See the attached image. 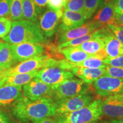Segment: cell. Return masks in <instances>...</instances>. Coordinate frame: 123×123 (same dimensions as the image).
Returning a JSON list of instances; mask_svg holds the SVG:
<instances>
[{
	"label": "cell",
	"mask_w": 123,
	"mask_h": 123,
	"mask_svg": "<svg viewBox=\"0 0 123 123\" xmlns=\"http://www.w3.org/2000/svg\"><path fill=\"white\" fill-rule=\"evenodd\" d=\"M12 54L10 45L6 42H4L0 47V66L8 69L16 63Z\"/></svg>",
	"instance_id": "23"
},
{
	"label": "cell",
	"mask_w": 123,
	"mask_h": 123,
	"mask_svg": "<svg viewBox=\"0 0 123 123\" xmlns=\"http://www.w3.org/2000/svg\"><path fill=\"white\" fill-rule=\"evenodd\" d=\"M68 0H48L49 7L55 10H63Z\"/></svg>",
	"instance_id": "33"
},
{
	"label": "cell",
	"mask_w": 123,
	"mask_h": 123,
	"mask_svg": "<svg viewBox=\"0 0 123 123\" xmlns=\"http://www.w3.org/2000/svg\"><path fill=\"white\" fill-rule=\"evenodd\" d=\"M101 115L116 120H123V95L106 97L101 101Z\"/></svg>",
	"instance_id": "12"
},
{
	"label": "cell",
	"mask_w": 123,
	"mask_h": 123,
	"mask_svg": "<svg viewBox=\"0 0 123 123\" xmlns=\"http://www.w3.org/2000/svg\"><path fill=\"white\" fill-rule=\"evenodd\" d=\"M104 75L113 77V78L123 79V67H111L107 66Z\"/></svg>",
	"instance_id": "29"
},
{
	"label": "cell",
	"mask_w": 123,
	"mask_h": 123,
	"mask_svg": "<svg viewBox=\"0 0 123 123\" xmlns=\"http://www.w3.org/2000/svg\"><path fill=\"white\" fill-rule=\"evenodd\" d=\"M73 78H74V75L70 71L50 66H45L39 70L35 77L51 87Z\"/></svg>",
	"instance_id": "5"
},
{
	"label": "cell",
	"mask_w": 123,
	"mask_h": 123,
	"mask_svg": "<svg viewBox=\"0 0 123 123\" xmlns=\"http://www.w3.org/2000/svg\"><path fill=\"white\" fill-rule=\"evenodd\" d=\"M101 99L93 100L90 104L75 111L56 115L54 119L57 123H92L100 119Z\"/></svg>",
	"instance_id": "3"
},
{
	"label": "cell",
	"mask_w": 123,
	"mask_h": 123,
	"mask_svg": "<svg viewBox=\"0 0 123 123\" xmlns=\"http://www.w3.org/2000/svg\"><path fill=\"white\" fill-rule=\"evenodd\" d=\"M116 14L112 0L105 1L92 20L103 27L110 25H115Z\"/></svg>",
	"instance_id": "15"
},
{
	"label": "cell",
	"mask_w": 123,
	"mask_h": 123,
	"mask_svg": "<svg viewBox=\"0 0 123 123\" xmlns=\"http://www.w3.org/2000/svg\"><path fill=\"white\" fill-rule=\"evenodd\" d=\"M7 69L3 68V67L0 66V81L2 80L5 76V73Z\"/></svg>",
	"instance_id": "39"
},
{
	"label": "cell",
	"mask_w": 123,
	"mask_h": 123,
	"mask_svg": "<svg viewBox=\"0 0 123 123\" xmlns=\"http://www.w3.org/2000/svg\"><path fill=\"white\" fill-rule=\"evenodd\" d=\"M39 70H36L30 73L18 74L5 77L4 79L0 81V87L4 85L14 86H24L34 79L37 74Z\"/></svg>",
	"instance_id": "18"
},
{
	"label": "cell",
	"mask_w": 123,
	"mask_h": 123,
	"mask_svg": "<svg viewBox=\"0 0 123 123\" xmlns=\"http://www.w3.org/2000/svg\"><path fill=\"white\" fill-rule=\"evenodd\" d=\"M10 0H0V17H9Z\"/></svg>",
	"instance_id": "31"
},
{
	"label": "cell",
	"mask_w": 123,
	"mask_h": 123,
	"mask_svg": "<svg viewBox=\"0 0 123 123\" xmlns=\"http://www.w3.org/2000/svg\"><path fill=\"white\" fill-rule=\"evenodd\" d=\"M9 18L13 21L23 19L22 0H10Z\"/></svg>",
	"instance_id": "26"
},
{
	"label": "cell",
	"mask_w": 123,
	"mask_h": 123,
	"mask_svg": "<svg viewBox=\"0 0 123 123\" xmlns=\"http://www.w3.org/2000/svg\"><path fill=\"white\" fill-rule=\"evenodd\" d=\"M103 62L106 66L123 67V55L115 58H107L106 59L104 60Z\"/></svg>",
	"instance_id": "30"
},
{
	"label": "cell",
	"mask_w": 123,
	"mask_h": 123,
	"mask_svg": "<svg viewBox=\"0 0 123 123\" xmlns=\"http://www.w3.org/2000/svg\"><path fill=\"white\" fill-rule=\"evenodd\" d=\"M98 123L97 121H96V122H94V123Z\"/></svg>",
	"instance_id": "42"
},
{
	"label": "cell",
	"mask_w": 123,
	"mask_h": 123,
	"mask_svg": "<svg viewBox=\"0 0 123 123\" xmlns=\"http://www.w3.org/2000/svg\"><path fill=\"white\" fill-rule=\"evenodd\" d=\"M90 84L81 79L71 78L51 87L52 98L55 101L63 100L88 92Z\"/></svg>",
	"instance_id": "4"
},
{
	"label": "cell",
	"mask_w": 123,
	"mask_h": 123,
	"mask_svg": "<svg viewBox=\"0 0 123 123\" xmlns=\"http://www.w3.org/2000/svg\"><path fill=\"white\" fill-rule=\"evenodd\" d=\"M33 123H57L56 120L55 119H53L51 117H46L44 119L37 120L33 121Z\"/></svg>",
	"instance_id": "37"
},
{
	"label": "cell",
	"mask_w": 123,
	"mask_h": 123,
	"mask_svg": "<svg viewBox=\"0 0 123 123\" xmlns=\"http://www.w3.org/2000/svg\"><path fill=\"white\" fill-rule=\"evenodd\" d=\"M12 22L10 18L0 17V38L5 37L12 27Z\"/></svg>",
	"instance_id": "28"
},
{
	"label": "cell",
	"mask_w": 123,
	"mask_h": 123,
	"mask_svg": "<svg viewBox=\"0 0 123 123\" xmlns=\"http://www.w3.org/2000/svg\"><path fill=\"white\" fill-rule=\"evenodd\" d=\"M22 91L24 96L31 100L52 98L51 87L35 78L23 86Z\"/></svg>",
	"instance_id": "10"
},
{
	"label": "cell",
	"mask_w": 123,
	"mask_h": 123,
	"mask_svg": "<svg viewBox=\"0 0 123 123\" xmlns=\"http://www.w3.org/2000/svg\"><path fill=\"white\" fill-rule=\"evenodd\" d=\"M104 2L105 0H84L83 13L86 20L91 17Z\"/></svg>",
	"instance_id": "25"
},
{
	"label": "cell",
	"mask_w": 123,
	"mask_h": 123,
	"mask_svg": "<svg viewBox=\"0 0 123 123\" xmlns=\"http://www.w3.org/2000/svg\"><path fill=\"white\" fill-rule=\"evenodd\" d=\"M14 116L22 123L54 116L56 114L55 101L52 98L31 100L24 96L12 108Z\"/></svg>",
	"instance_id": "1"
},
{
	"label": "cell",
	"mask_w": 123,
	"mask_h": 123,
	"mask_svg": "<svg viewBox=\"0 0 123 123\" xmlns=\"http://www.w3.org/2000/svg\"><path fill=\"white\" fill-rule=\"evenodd\" d=\"M75 76L89 84L93 83L100 77L104 75L105 68H90L75 67L70 70Z\"/></svg>",
	"instance_id": "17"
},
{
	"label": "cell",
	"mask_w": 123,
	"mask_h": 123,
	"mask_svg": "<svg viewBox=\"0 0 123 123\" xmlns=\"http://www.w3.org/2000/svg\"><path fill=\"white\" fill-rule=\"evenodd\" d=\"M102 123H123V120L113 119L108 121H105V122Z\"/></svg>",
	"instance_id": "40"
},
{
	"label": "cell",
	"mask_w": 123,
	"mask_h": 123,
	"mask_svg": "<svg viewBox=\"0 0 123 123\" xmlns=\"http://www.w3.org/2000/svg\"><path fill=\"white\" fill-rule=\"evenodd\" d=\"M86 21L84 13L73 12L64 9L59 26V32L66 31L80 27Z\"/></svg>",
	"instance_id": "16"
},
{
	"label": "cell",
	"mask_w": 123,
	"mask_h": 123,
	"mask_svg": "<svg viewBox=\"0 0 123 123\" xmlns=\"http://www.w3.org/2000/svg\"><path fill=\"white\" fill-rule=\"evenodd\" d=\"M23 98L22 86L4 85L0 87V107H13Z\"/></svg>",
	"instance_id": "14"
},
{
	"label": "cell",
	"mask_w": 123,
	"mask_h": 123,
	"mask_svg": "<svg viewBox=\"0 0 123 123\" xmlns=\"http://www.w3.org/2000/svg\"><path fill=\"white\" fill-rule=\"evenodd\" d=\"M2 41L9 44H17L22 43L46 42V38L39 26L34 22L26 19L13 21L8 34L2 38Z\"/></svg>",
	"instance_id": "2"
},
{
	"label": "cell",
	"mask_w": 123,
	"mask_h": 123,
	"mask_svg": "<svg viewBox=\"0 0 123 123\" xmlns=\"http://www.w3.org/2000/svg\"><path fill=\"white\" fill-rule=\"evenodd\" d=\"M84 0H68L65 9L83 13Z\"/></svg>",
	"instance_id": "27"
},
{
	"label": "cell",
	"mask_w": 123,
	"mask_h": 123,
	"mask_svg": "<svg viewBox=\"0 0 123 123\" xmlns=\"http://www.w3.org/2000/svg\"><path fill=\"white\" fill-rule=\"evenodd\" d=\"M107 37H100L91 39L76 46L78 49L83 51L92 56L105 48Z\"/></svg>",
	"instance_id": "21"
},
{
	"label": "cell",
	"mask_w": 123,
	"mask_h": 123,
	"mask_svg": "<svg viewBox=\"0 0 123 123\" xmlns=\"http://www.w3.org/2000/svg\"><path fill=\"white\" fill-rule=\"evenodd\" d=\"M0 123H13L9 115L0 109Z\"/></svg>",
	"instance_id": "35"
},
{
	"label": "cell",
	"mask_w": 123,
	"mask_h": 123,
	"mask_svg": "<svg viewBox=\"0 0 123 123\" xmlns=\"http://www.w3.org/2000/svg\"><path fill=\"white\" fill-rule=\"evenodd\" d=\"M116 25L123 27V13L116 14Z\"/></svg>",
	"instance_id": "38"
},
{
	"label": "cell",
	"mask_w": 123,
	"mask_h": 123,
	"mask_svg": "<svg viewBox=\"0 0 123 123\" xmlns=\"http://www.w3.org/2000/svg\"><path fill=\"white\" fill-rule=\"evenodd\" d=\"M93 100V96L90 93L87 92L70 99L55 101L56 114L55 116L75 111L88 105Z\"/></svg>",
	"instance_id": "8"
},
{
	"label": "cell",
	"mask_w": 123,
	"mask_h": 123,
	"mask_svg": "<svg viewBox=\"0 0 123 123\" xmlns=\"http://www.w3.org/2000/svg\"><path fill=\"white\" fill-rule=\"evenodd\" d=\"M3 43V41H1V40H0V47H1V44H2V43Z\"/></svg>",
	"instance_id": "41"
},
{
	"label": "cell",
	"mask_w": 123,
	"mask_h": 123,
	"mask_svg": "<svg viewBox=\"0 0 123 123\" xmlns=\"http://www.w3.org/2000/svg\"><path fill=\"white\" fill-rule=\"evenodd\" d=\"M13 57L16 62H21L45 52L42 43H22L17 44H10Z\"/></svg>",
	"instance_id": "9"
},
{
	"label": "cell",
	"mask_w": 123,
	"mask_h": 123,
	"mask_svg": "<svg viewBox=\"0 0 123 123\" xmlns=\"http://www.w3.org/2000/svg\"><path fill=\"white\" fill-rule=\"evenodd\" d=\"M93 86L97 94L101 96L123 95V79L103 75L93 83Z\"/></svg>",
	"instance_id": "6"
},
{
	"label": "cell",
	"mask_w": 123,
	"mask_h": 123,
	"mask_svg": "<svg viewBox=\"0 0 123 123\" xmlns=\"http://www.w3.org/2000/svg\"><path fill=\"white\" fill-rule=\"evenodd\" d=\"M102 27L98 23L92 20L83 24L81 26L71 29L66 31L59 32L58 36V44L67 42L75 38L92 33Z\"/></svg>",
	"instance_id": "13"
},
{
	"label": "cell",
	"mask_w": 123,
	"mask_h": 123,
	"mask_svg": "<svg viewBox=\"0 0 123 123\" xmlns=\"http://www.w3.org/2000/svg\"><path fill=\"white\" fill-rule=\"evenodd\" d=\"M107 26L110 29L115 37L123 44V27L116 25H110Z\"/></svg>",
	"instance_id": "32"
},
{
	"label": "cell",
	"mask_w": 123,
	"mask_h": 123,
	"mask_svg": "<svg viewBox=\"0 0 123 123\" xmlns=\"http://www.w3.org/2000/svg\"><path fill=\"white\" fill-rule=\"evenodd\" d=\"M49 58L46 54H42L21 62L19 64L7 69L5 77L18 74L28 73L34 70H39L45 66Z\"/></svg>",
	"instance_id": "11"
},
{
	"label": "cell",
	"mask_w": 123,
	"mask_h": 123,
	"mask_svg": "<svg viewBox=\"0 0 123 123\" xmlns=\"http://www.w3.org/2000/svg\"><path fill=\"white\" fill-rule=\"evenodd\" d=\"M59 51L66 59L73 63H79L92 55L80 50L76 47H68L59 49Z\"/></svg>",
	"instance_id": "19"
},
{
	"label": "cell",
	"mask_w": 123,
	"mask_h": 123,
	"mask_svg": "<svg viewBox=\"0 0 123 123\" xmlns=\"http://www.w3.org/2000/svg\"><path fill=\"white\" fill-rule=\"evenodd\" d=\"M42 12L33 0H22V14L25 19L35 22Z\"/></svg>",
	"instance_id": "22"
},
{
	"label": "cell",
	"mask_w": 123,
	"mask_h": 123,
	"mask_svg": "<svg viewBox=\"0 0 123 123\" xmlns=\"http://www.w3.org/2000/svg\"><path fill=\"white\" fill-rule=\"evenodd\" d=\"M33 1L35 4L42 12L47 5V2H48V0H33Z\"/></svg>",
	"instance_id": "36"
},
{
	"label": "cell",
	"mask_w": 123,
	"mask_h": 123,
	"mask_svg": "<svg viewBox=\"0 0 123 123\" xmlns=\"http://www.w3.org/2000/svg\"><path fill=\"white\" fill-rule=\"evenodd\" d=\"M104 49L108 58H115L123 55V44L115 37L112 33L106 39Z\"/></svg>",
	"instance_id": "20"
},
{
	"label": "cell",
	"mask_w": 123,
	"mask_h": 123,
	"mask_svg": "<svg viewBox=\"0 0 123 123\" xmlns=\"http://www.w3.org/2000/svg\"><path fill=\"white\" fill-rule=\"evenodd\" d=\"M104 60L91 56L79 63L72 62L73 68L75 67H84L90 68H105L107 66L104 63ZM72 68V69H73Z\"/></svg>",
	"instance_id": "24"
},
{
	"label": "cell",
	"mask_w": 123,
	"mask_h": 123,
	"mask_svg": "<svg viewBox=\"0 0 123 123\" xmlns=\"http://www.w3.org/2000/svg\"><path fill=\"white\" fill-rule=\"evenodd\" d=\"M63 10H55L49 7L40 15L38 25L46 38L51 37L55 34L61 23Z\"/></svg>",
	"instance_id": "7"
},
{
	"label": "cell",
	"mask_w": 123,
	"mask_h": 123,
	"mask_svg": "<svg viewBox=\"0 0 123 123\" xmlns=\"http://www.w3.org/2000/svg\"><path fill=\"white\" fill-rule=\"evenodd\" d=\"M116 14L123 13V0H112Z\"/></svg>",
	"instance_id": "34"
}]
</instances>
